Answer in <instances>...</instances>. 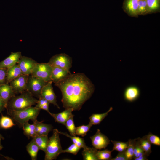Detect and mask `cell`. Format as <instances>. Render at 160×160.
<instances>
[{
    "mask_svg": "<svg viewBox=\"0 0 160 160\" xmlns=\"http://www.w3.org/2000/svg\"><path fill=\"white\" fill-rule=\"evenodd\" d=\"M62 94L61 102L65 109L79 111L84 104L91 97L95 86L84 73L71 74L66 78L55 84Z\"/></svg>",
    "mask_w": 160,
    "mask_h": 160,
    "instance_id": "obj_1",
    "label": "cell"
},
{
    "mask_svg": "<svg viewBox=\"0 0 160 160\" xmlns=\"http://www.w3.org/2000/svg\"><path fill=\"white\" fill-rule=\"evenodd\" d=\"M38 99L27 90L12 97L7 103V112L24 110L36 104Z\"/></svg>",
    "mask_w": 160,
    "mask_h": 160,
    "instance_id": "obj_2",
    "label": "cell"
},
{
    "mask_svg": "<svg viewBox=\"0 0 160 160\" xmlns=\"http://www.w3.org/2000/svg\"><path fill=\"white\" fill-rule=\"evenodd\" d=\"M60 134L57 129H53L52 135L49 139L45 152V160L55 159L60 154L62 153Z\"/></svg>",
    "mask_w": 160,
    "mask_h": 160,
    "instance_id": "obj_3",
    "label": "cell"
},
{
    "mask_svg": "<svg viewBox=\"0 0 160 160\" xmlns=\"http://www.w3.org/2000/svg\"><path fill=\"white\" fill-rule=\"evenodd\" d=\"M41 109L32 106L23 110L7 112L16 122L21 126L25 122L32 120L33 122L36 121Z\"/></svg>",
    "mask_w": 160,
    "mask_h": 160,
    "instance_id": "obj_4",
    "label": "cell"
},
{
    "mask_svg": "<svg viewBox=\"0 0 160 160\" xmlns=\"http://www.w3.org/2000/svg\"><path fill=\"white\" fill-rule=\"evenodd\" d=\"M47 82L30 75L28 76L26 90L35 98L40 97L42 89Z\"/></svg>",
    "mask_w": 160,
    "mask_h": 160,
    "instance_id": "obj_5",
    "label": "cell"
},
{
    "mask_svg": "<svg viewBox=\"0 0 160 160\" xmlns=\"http://www.w3.org/2000/svg\"><path fill=\"white\" fill-rule=\"evenodd\" d=\"M52 66L48 63H37L31 75L47 82L51 80Z\"/></svg>",
    "mask_w": 160,
    "mask_h": 160,
    "instance_id": "obj_6",
    "label": "cell"
},
{
    "mask_svg": "<svg viewBox=\"0 0 160 160\" xmlns=\"http://www.w3.org/2000/svg\"><path fill=\"white\" fill-rule=\"evenodd\" d=\"M48 63L52 66L60 67L69 71L72 66L71 58L65 53L53 56Z\"/></svg>",
    "mask_w": 160,
    "mask_h": 160,
    "instance_id": "obj_7",
    "label": "cell"
},
{
    "mask_svg": "<svg viewBox=\"0 0 160 160\" xmlns=\"http://www.w3.org/2000/svg\"><path fill=\"white\" fill-rule=\"evenodd\" d=\"M90 138L92 146L97 150L105 149L110 143L108 138L102 133L99 129H97L95 134Z\"/></svg>",
    "mask_w": 160,
    "mask_h": 160,
    "instance_id": "obj_8",
    "label": "cell"
},
{
    "mask_svg": "<svg viewBox=\"0 0 160 160\" xmlns=\"http://www.w3.org/2000/svg\"><path fill=\"white\" fill-rule=\"evenodd\" d=\"M52 83V81L50 80L44 86L41 91L40 97L45 99L50 103L60 109V107L57 103L56 96L53 89Z\"/></svg>",
    "mask_w": 160,
    "mask_h": 160,
    "instance_id": "obj_9",
    "label": "cell"
},
{
    "mask_svg": "<svg viewBox=\"0 0 160 160\" xmlns=\"http://www.w3.org/2000/svg\"><path fill=\"white\" fill-rule=\"evenodd\" d=\"M37 63L31 58L22 56L17 64L23 74L29 76Z\"/></svg>",
    "mask_w": 160,
    "mask_h": 160,
    "instance_id": "obj_10",
    "label": "cell"
},
{
    "mask_svg": "<svg viewBox=\"0 0 160 160\" xmlns=\"http://www.w3.org/2000/svg\"><path fill=\"white\" fill-rule=\"evenodd\" d=\"M28 76V75L23 74L9 83V85L16 95L19 94L26 90Z\"/></svg>",
    "mask_w": 160,
    "mask_h": 160,
    "instance_id": "obj_11",
    "label": "cell"
},
{
    "mask_svg": "<svg viewBox=\"0 0 160 160\" xmlns=\"http://www.w3.org/2000/svg\"><path fill=\"white\" fill-rule=\"evenodd\" d=\"M140 92V89L137 86L132 85L128 86L124 91V99L127 102H132L139 98Z\"/></svg>",
    "mask_w": 160,
    "mask_h": 160,
    "instance_id": "obj_12",
    "label": "cell"
},
{
    "mask_svg": "<svg viewBox=\"0 0 160 160\" xmlns=\"http://www.w3.org/2000/svg\"><path fill=\"white\" fill-rule=\"evenodd\" d=\"M71 74L70 71L60 67L52 66L51 80L52 82L56 84L65 79Z\"/></svg>",
    "mask_w": 160,
    "mask_h": 160,
    "instance_id": "obj_13",
    "label": "cell"
},
{
    "mask_svg": "<svg viewBox=\"0 0 160 160\" xmlns=\"http://www.w3.org/2000/svg\"><path fill=\"white\" fill-rule=\"evenodd\" d=\"M22 56L20 52H12L8 57L0 62V68L8 69L12 67L17 63Z\"/></svg>",
    "mask_w": 160,
    "mask_h": 160,
    "instance_id": "obj_14",
    "label": "cell"
},
{
    "mask_svg": "<svg viewBox=\"0 0 160 160\" xmlns=\"http://www.w3.org/2000/svg\"><path fill=\"white\" fill-rule=\"evenodd\" d=\"M73 111L72 108L65 109L62 112L58 113H53L50 112L49 114L54 119L55 122L64 125L66 121L73 114L72 112Z\"/></svg>",
    "mask_w": 160,
    "mask_h": 160,
    "instance_id": "obj_15",
    "label": "cell"
},
{
    "mask_svg": "<svg viewBox=\"0 0 160 160\" xmlns=\"http://www.w3.org/2000/svg\"><path fill=\"white\" fill-rule=\"evenodd\" d=\"M15 95L16 94L9 83H6L0 85V97L7 105L11 98Z\"/></svg>",
    "mask_w": 160,
    "mask_h": 160,
    "instance_id": "obj_16",
    "label": "cell"
},
{
    "mask_svg": "<svg viewBox=\"0 0 160 160\" xmlns=\"http://www.w3.org/2000/svg\"><path fill=\"white\" fill-rule=\"evenodd\" d=\"M23 74L17 64H16L12 67L7 69L6 77V83H9L12 80Z\"/></svg>",
    "mask_w": 160,
    "mask_h": 160,
    "instance_id": "obj_17",
    "label": "cell"
},
{
    "mask_svg": "<svg viewBox=\"0 0 160 160\" xmlns=\"http://www.w3.org/2000/svg\"><path fill=\"white\" fill-rule=\"evenodd\" d=\"M83 149L82 154L84 160H98L97 156V150L88 146Z\"/></svg>",
    "mask_w": 160,
    "mask_h": 160,
    "instance_id": "obj_18",
    "label": "cell"
},
{
    "mask_svg": "<svg viewBox=\"0 0 160 160\" xmlns=\"http://www.w3.org/2000/svg\"><path fill=\"white\" fill-rule=\"evenodd\" d=\"M113 109V107H111L107 111L104 113L101 114H92L89 117L90 121L89 123L92 125L100 124Z\"/></svg>",
    "mask_w": 160,
    "mask_h": 160,
    "instance_id": "obj_19",
    "label": "cell"
},
{
    "mask_svg": "<svg viewBox=\"0 0 160 160\" xmlns=\"http://www.w3.org/2000/svg\"><path fill=\"white\" fill-rule=\"evenodd\" d=\"M32 138L38 146L39 150L45 152L49 140L48 135H36L32 137Z\"/></svg>",
    "mask_w": 160,
    "mask_h": 160,
    "instance_id": "obj_20",
    "label": "cell"
},
{
    "mask_svg": "<svg viewBox=\"0 0 160 160\" xmlns=\"http://www.w3.org/2000/svg\"><path fill=\"white\" fill-rule=\"evenodd\" d=\"M27 151L32 160H36L38 152L39 149L34 141L32 140L27 145Z\"/></svg>",
    "mask_w": 160,
    "mask_h": 160,
    "instance_id": "obj_21",
    "label": "cell"
},
{
    "mask_svg": "<svg viewBox=\"0 0 160 160\" xmlns=\"http://www.w3.org/2000/svg\"><path fill=\"white\" fill-rule=\"evenodd\" d=\"M36 121L33 122V124H30L28 122H26L22 125L24 133L28 137H32L37 135L35 131Z\"/></svg>",
    "mask_w": 160,
    "mask_h": 160,
    "instance_id": "obj_22",
    "label": "cell"
},
{
    "mask_svg": "<svg viewBox=\"0 0 160 160\" xmlns=\"http://www.w3.org/2000/svg\"><path fill=\"white\" fill-rule=\"evenodd\" d=\"M139 0H127L126 8L131 14L136 15L138 13Z\"/></svg>",
    "mask_w": 160,
    "mask_h": 160,
    "instance_id": "obj_23",
    "label": "cell"
},
{
    "mask_svg": "<svg viewBox=\"0 0 160 160\" xmlns=\"http://www.w3.org/2000/svg\"><path fill=\"white\" fill-rule=\"evenodd\" d=\"M60 134L64 135L70 138L73 143L76 145L81 148H84L86 146L84 140L83 138H80L76 136H72L68 134L67 132H64L59 131Z\"/></svg>",
    "mask_w": 160,
    "mask_h": 160,
    "instance_id": "obj_24",
    "label": "cell"
},
{
    "mask_svg": "<svg viewBox=\"0 0 160 160\" xmlns=\"http://www.w3.org/2000/svg\"><path fill=\"white\" fill-rule=\"evenodd\" d=\"M138 139L140 145L144 151L145 155L148 156L152 152L151 143L148 140L146 135Z\"/></svg>",
    "mask_w": 160,
    "mask_h": 160,
    "instance_id": "obj_25",
    "label": "cell"
},
{
    "mask_svg": "<svg viewBox=\"0 0 160 160\" xmlns=\"http://www.w3.org/2000/svg\"><path fill=\"white\" fill-rule=\"evenodd\" d=\"M136 139H130L128 141V145L125 151V153L127 160L133 159L134 150Z\"/></svg>",
    "mask_w": 160,
    "mask_h": 160,
    "instance_id": "obj_26",
    "label": "cell"
},
{
    "mask_svg": "<svg viewBox=\"0 0 160 160\" xmlns=\"http://www.w3.org/2000/svg\"><path fill=\"white\" fill-rule=\"evenodd\" d=\"M16 125L12 119L8 116L1 115L0 118V127L4 129H8L11 128Z\"/></svg>",
    "mask_w": 160,
    "mask_h": 160,
    "instance_id": "obj_27",
    "label": "cell"
},
{
    "mask_svg": "<svg viewBox=\"0 0 160 160\" xmlns=\"http://www.w3.org/2000/svg\"><path fill=\"white\" fill-rule=\"evenodd\" d=\"M73 117V115L71 116L66 121L64 126L68 130L71 135L76 136V127L74 124Z\"/></svg>",
    "mask_w": 160,
    "mask_h": 160,
    "instance_id": "obj_28",
    "label": "cell"
},
{
    "mask_svg": "<svg viewBox=\"0 0 160 160\" xmlns=\"http://www.w3.org/2000/svg\"><path fill=\"white\" fill-rule=\"evenodd\" d=\"M111 142L113 146L112 151L116 150L118 152H122L125 151L128 145V141L126 142L119 141H112Z\"/></svg>",
    "mask_w": 160,
    "mask_h": 160,
    "instance_id": "obj_29",
    "label": "cell"
},
{
    "mask_svg": "<svg viewBox=\"0 0 160 160\" xmlns=\"http://www.w3.org/2000/svg\"><path fill=\"white\" fill-rule=\"evenodd\" d=\"M44 121H42L41 123L40 129L37 135H48L49 133L52 129L53 127L52 125L44 123L43 122Z\"/></svg>",
    "mask_w": 160,
    "mask_h": 160,
    "instance_id": "obj_30",
    "label": "cell"
},
{
    "mask_svg": "<svg viewBox=\"0 0 160 160\" xmlns=\"http://www.w3.org/2000/svg\"><path fill=\"white\" fill-rule=\"evenodd\" d=\"M92 126V125L89 123L87 125H82L76 127V135L84 137Z\"/></svg>",
    "mask_w": 160,
    "mask_h": 160,
    "instance_id": "obj_31",
    "label": "cell"
},
{
    "mask_svg": "<svg viewBox=\"0 0 160 160\" xmlns=\"http://www.w3.org/2000/svg\"><path fill=\"white\" fill-rule=\"evenodd\" d=\"M112 151L108 149L98 151L97 156L98 160H111L112 158L111 153Z\"/></svg>",
    "mask_w": 160,
    "mask_h": 160,
    "instance_id": "obj_32",
    "label": "cell"
},
{
    "mask_svg": "<svg viewBox=\"0 0 160 160\" xmlns=\"http://www.w3.org/2000/svg\"><path fill=\"white\" fill-rule=\"evenodd\" d=\"M147 138L151 143L157 146L160 145V138L158 136L150 132L146 135Z\"/></svg>",
    "mask_w": 160,
    "mask_h": 160,
    "instance_id": "obj_33",
    "label": "cell"
},
{
    "mask_svg": "<svg viewBox=\"0 0 160 160\" xmlns=\"http://www.w3.org/2000/svg\"><path fill=\"white\" fill-rule=\"evenodd\" d=\"M81 149L76 145L73 143L66 149L63 150L62 153H68L76 155Z\"/></svg>",
    "mask_w": 160,
    "mask_h": 160,
    "instance_id": "obj_34",
    "label": "cell"
},
{
    "mask_svg": "<svg viewBox=\"0 0 160 160\" xmlns=\"http://www.w3.org/2000/svg\"><path fill=\"white\" fill-rule=\"evenodd\" d=\"M147 9L150 11L156 10L159 6V0H146Z\"/></svg>",
    "mask_w": 160,
    "mask_h": 160,
    "instance_id": "obj_35",
    "label": "cell"
},
{
    "mask_svg": "<svg viewBox=\"0 0 160 160\" xmlns=\"http://www.w3.org/2000/svg\"><path fill=\"white\" fill-rule=\"evenodd\" d=\"M7 69L0 68V85L6 83Z\"/></svg>",
    "mask_w": 160,
    "mask_h": 160,
    "instance_id": "obj_36",
    "label": "cell"
},
{
    "mask_svg": "<svg viewBox=\"0 0 160 160\" xmlns=\"http://www.w3.org/2000/svg\"><path fill=\"white\" fill-rule=\"evenodd\" d=\"M50 103L47 100L45 99L40 97L38 99L37 103L35 105V107L36 108L40 109V108L42 106L47 104H50Z\"/></svg>",
    "mask_w": 160,
    "mask_h": 160,
    "instance_id": "obj_37",
    "label": "cell"
},
{
    "mask_svg": "<svg viewBox=\"0 0 160 160\" xmlns=\"http://www.w3.org/2000/svg\"><path fill=\"white\" fill-rule=\"evenodd\" d=\"M125 151L118 152L117 156L115 158H112L111 160H127L126 156Z\"/></svg>",
    "mask_w": 160,
    "mask_h": 160,
    "instance_id": "obj_38",
    "label": "cell"
},
{
    "mask_svg": "<svg viewBox=\"0 0 160 160\" xmlns=\"http://www.w3.org/2000/svg\"><path fill=\"white\" fill-rule=\"evenodd\" d=\"M7 105L5 102L0 97V113L6 109Z\"/></svg>",
    "mask_w": 160,
    "mask_h": 160,
    "instance_id": "obj_39",
    "label": "cell"
},
{
    "mask_svg": "<svg viewBox=\"0 0 160 160\" xmlns=\"http://www.w3.org/2000/svg\"><path fill=\"white\" fill-rule=\"evenodd\" d=\"M50 104H45L42 106H41L40 108V109H43L46 111L47 112L49 113L50 112L49 110V105Z\"/></svg>",
    "mask_w": 160,
    "mask_h": 160,
    "instance_id": "obj_40",
    "label": "cell"
},
{
    "mask_svg": "<svg viewBox=\"0 0 160 160\" xmlns=\"http://www.w3.org/2000/svg\"><path fill=\"white\" fill-rule=\"evenodd\" d=\"M147 157L145 155H144L135 158L134 159L135 160H148Z\"/></svg>",
    "mask_w": 160,
    "mask_h": 160,
    "instance_id": "obj_41",
    "label": "cell"
},
{
    "mask_svg": "<svg viewBox=\"0 0 160 160\" xmlns=\"http://www.w3.org/2000/svg\"><path fill=\"white\" fill-rule=\"evenodd\" d=\"M1 138L0 137V150H1L3 148V146L1 143Z\"/></svg>",
    "mask_w": 160,
    "mask_h": 160,
    "instance_id": "obj_42",
    "label": "cell"
},
{
    "mask_svg": "<svg viewBox=\"0 0 160 160\" xmlns=\"http://www.w3.org/2000/svg\"><path fill=\"white\" fill-rule=\"evenodd\" d=\"M0 155L2 156L3 157H4V158H6V159H10V160L12 159H11V158H10L9 157L5 156H4L1 154H0Z\"/></svg>",
    "mask_w": 160,
    "mask_h": 160,
    "instance_id": "obj_43",
    "label": "cell"
},
{
    "mask_svg": "<svg viewBox=\"0 0 160 160\" xmlns=\"http://www.w3.org/2000/svg\"><path fill=\"white\" fill-rule=\"evenodd\" d=\"M0 137L2 139H4V137L0 134Z\"/></svg>",
    "mask_w": 160,
    "mask_h": 160,
    "instance_id": "obj_44",
    "label": "cell"
}]
</instances>
